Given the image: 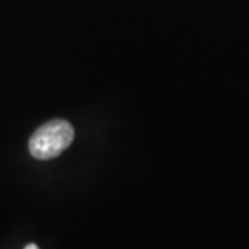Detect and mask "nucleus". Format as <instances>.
<instances>
[{"mask_svg":"<svg viewBox=\"0 0 249 249\" xmlns=\"http://www.w3.org/2000/svg\"><path fill=\"white\" fill-rule=\"evenodd\" d=\"M25 249H39V248L36 247L35 244H29V245H27V247H25Z\"/></svg>","mask_w":249,"mask_h":249,"instance_id":"f03ea898","label":"nucleus"},{"mask_svg":"<svg viewBox=\"0 0 249 249\" xmlns=\"http://www.w3.org/2000/svg\"><path fill=\"white\" fill-rule=\"evenodd\" d=\"M73 127L70 122L55 119L40 126L29 140V151L36 160H52L65 151L73 142Z\"/></svg>","mask_w":249,"mask_h":249,"instance_id":"f257e3e1","label":"nucleus"}]
</instances>
